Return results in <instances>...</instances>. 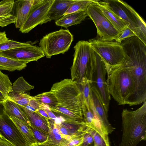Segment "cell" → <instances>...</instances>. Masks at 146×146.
Instances as JSON below:
<instances>
[{"label":"cell","instance_id":"cell-1","mask_svg":"<svg viewBox=\"0 0 146 146\" xmlns=\"http://www.w3.org/2000/svg\"><path fill=\"white\" fill-rule=\"evenodd\" d=\"M120 44L125 53L122 64L131 71L135 84V91L129 104L135 106L146 99V45L137 36L123 40Z\"/></svg>","mask_w":146,"mask_h":146},{"label":"cell","instance_id":"cell-2","mask_svg":"<svg viewBox=\"0 0 146 146\" xmlns=\"http://www.w3.org/2000/svg\"><path fill=\"white\" fill-rule=\"evenodd\" d=\"M50 91L57 101L56 105L50 110L66 117L84 122L82 111L83 97L77 82L65 79L54 84Z\"/></svg>","mask_w":146,"mask_h":146},{"label":"cell","instance_id":"cell-3","mask_svg":"<svg viewBox=\"0 0 146 146\" xmlns=\"http://www.w3.org/2000/svg\"><path fill=\"white\" fill-rule=\"evenodd\" d=\"M108 91L120 105H129L135 91V84L130 70L122 64L106 68Z\"/></svg>","mask_w":146,"mask_h":146},{"label":"cell","instance_id":"cell-4","mask_svg":"<svg viewBox=\"0 0 146 146\" xmlns=\"http://www.w3.org/2000/svg\"><path fill=\"white\" fill-rule=\"evenodd\" d=\"M121 117L123 134L119 146H136L146 140V101L134 111L124 109Z\"/></svg>","mask_w":146,"mask_h":146},{"label":"cell","instance_id":"cell-5","mask_svg":"<svg viewBox=\"0 0 146 146\" xmlns=\"http://www.w3.org/2000/svg\"><path fill=\"white\" fill-rule=\"evenodd\" d=\"M71 79L77 83L84 78L92 82L96 66L95 53L88 41H78L74 47Z\"/></svg>","mask_w":146,"mask_h":146},{"label":"cell","instance_id":"cell-6","mask_svg":"<svg viewBox=\"0 0 146 146\" xmlns=\"http://www.w3.org/2000/svg\"><path fill=\"white\" fill-rule=\"evenodd\" d=\"M126 23L146 45V24L136 11L125 2L119 0L102 1Z\"/></svg>","mask_w":146,"mask_h":146},{"label":"cell","instance_id":"cell-7","mask_svg":"<svg viewBox=\"0 0 146 146\" xmlns=\"http://www.w3.org/2000/svg\"><path fill=\"white\" fill-rule=\"evenodd\" d=\"M88 42L94 51L104 62L106 68L119 66L124 62L125 53L120 43L99 38L91 39Z\"/></svg>","mask_w":146,"mask_h":146},{"label":"cell","instance_id":"cell-8","mask_svg":"<svg viewBox=\"0 0 146 146\" xmlns=\"http://www.w3.org/2000/svg\"><path fill=\"white\" fill-rule=\"evenodd\" d=\"M73 38L69 30L61 29L46 35L40 40L39 44L46 57L51 58L67 51Z\"/></svg>","mask_w":146,"mask_h":146},{"label":"cell","instance_id":"cell-9","mask_svg":"<svg viewBox=\"0 0 146 146\" xmlns=\"http://www.w3.org/2000/svg\"><path fill=\"white\" fill-rule=\"evenodd\" d=\"M96 1L88 6L86 11L87 14L95 24L99 38L103 40L112 41L119 36L120 33L103 14L96 4Z\"/></svg>","mask_w":146,"mask_h":146},{"label":"cell","instance_id":"cell-10","mask_svg":"<svg viewBox=\"0 0 146 146\" xmlns=\"http://www.w3.org/2000/svg\"><path fill=\"white\" fill-rule=\"evenodd\" d=\"M95 53L96 66L91 84L98 93L105 110L108 113L111 98L106 78L107 73L106 66L100 57Z\"/></svg>","mask_w":146,"mask_h":146},{"label":"cell","instance_id":"cell-11","mask_svg":"<svg viewBox=\"0 0 146 146\" xmlns=\"http://www.w3.org/2000/svg\"><path fill=\"white\" fill-rule=\"evenodd\" d=\"M0 138L14 146H29L15 124L6 113L5 107L0 109Z\"/></svg>","mask_w":146,"mask_h":146},{"label":"cell","instance_id":"cell-12","mask_svg":"<svg viewBox=\"0 0 146 146\" xmlns=\"http://www.w3.org/2000/svg\"><path fill=\"white\" fill-rule=\"evenodd\" d=\"M54 0H34L28 18L19 31L28 33L37 26L42 25Z\"/></svg>","mask_w":146,"mask_h":146},{"label":"cell","instance_id":"cell-13","mask_svg":"<svg viewBox=\"0 0 146 146\" xmlns=\"http://www.w3.org/2000/svg\"><path fill=\"white\" fill-rule=\"evenodd\" d=\"M0 55L28 63L37 61L45 56L39 47L30 43L24 46L1 52Z\"/></svg>","mask_w":146,"mask_h":146},{"label":"cell","instance_id":"cell-14","mask_svg":"<svg viewBox=\"0 0 146 146\" xmlns=\"http://www.w3.org/2000/svg\"><path fill=\"white\" fill-rule=\"evenodd\" d=\"M92 100L90 107L92 108L102 125L107 130L108 134L114 130L108 119V113L104 109L98 94L94 88L91 84Z\"/></svg>","mask_w":146,"mask_h":146},{"label":"cell","instance_id":"cell-15","mask_svg":"<svg viewBox=\"0 0 146 146\" xmlns=\"http://www.w3.org/2000/svg\"><path fill=\"white\" fill-rule=\"evenodd\" d=\"M34 0L14 1L12 13L16 18L14 24L17 28H20L28 16Z\"/></svg>","mask_w":146,"mask_h":146},{"label":"cell","instance_id":"cell-16","mask_svg":"<svg viewBox=\"0 0 146 146\" xmlns=\"http://www.w3.org/2000/svg\"><path fill=\"white\" fill-rule=\"evenodd\" d=\"M75 0H54L42 24L54 20L56 21L64 16Z\"/></svg>","mask_w":146,"mask_h":146},{"label":"cell","instance_id":"cell-17","mask_svg":"<svg viewBox=\"0 0 146 146\" xmlns=\"http://www.w3.org/2000/svg\"><path fill=\"white\" fill-rule=\"evenodd\" d=\"M95 3L103 14L120 33L127 26L125 22L110 10L102 1L96 0Z\"/></svg>","mask_w":146,"mask_h":146},{"label":"cell","instance_id":"cell-18","mask_svg":"<svg viewBox=\"0 0 146 146\" xmlns=\"http://www.w3.org/2000/svg\"><path fill=\"white\" fill-rule=\"evenodd\" d=\"M14 1L3 0L0 2V27L3 28L15 23L16 18L12 13Z\"/></svg>","mask_w":146,"mask_h":146},{"label":"cell","instance_id":"cell-19","mask_svg":"<svg viewBox=\"0 0 146 146\" xmlns=\"http://www.w3.org/2000/svg\"><path fill=\"white\" fill-rule=\"evenodd\" d=\"M19 106L26 114L31 125L39 130L48 135L49 130L48 119L40 115L36 111H31L24 107Z\"/></svg>","mask_w":146,"mask_h":146},{"label":"cell","instance_id":"cell-20","mask_svg":"<svg viewBox=\"0 0 146 146\" xmlns=\"http://www.w3.org/2000/svg\"><path fill=\"white\" fill-rule=\"evenodd\" d=\"M87 16L86 11H78L64 15L55 23L57 26L67 28L80 23Z\"/></svg>","mask_w":146,"mask_h":146},{"label":"cell","instance_id":"cell-21","mask_svg":"<svg viewBox=\"0 0 146 146\" xmlns=\"http://www.w3.org/2000/svg\"><path fill=\"white\" fill-rule=\"evenodd\" d=\"M4 105L6 113L9 117L13 116L30 125H31L26 113L15 102L7 99L4 101Z\"/></svg>","mask_w":146,"mask_h":146},{"label":"cell","instance_id":"cell-22","mask_svg":"<svg viewBox=\"0 0 146 146\" xmlns=\"http://www.w3.org/2000/svg\"><path fill=\"white\" fill-rule=\"evenodd\" d=\"M28 63L25 61L15 60L0 55V70L10 72L20 71L27 66Z\"/></svg>","mask_w":146,"mask_h":146},{"label":"cell","instance_id":"cell-23","mask_svg":"<svg viewBox=\"0 0 146 146\" xmlns=\"http://www.w3.org/2000/svg\"><path fill=\"white\" fill-rule=\"evenodd\" d=\"M9 117L19 129L29 146L36 142L29 125L13 116Z\"/></svg>","mask_w":146,"mask_h":146},{"label":"cell","instance_id":"cell-24","mask_svg":"<svg viewBox=\"0 0 146 146\" xmlns=\"http://www.w3.org/2000/svg\"><path fill=\"white\" fill-rule=\"evenodd\" d=\"M34 86L29 84L23 76L19 77L13 84L12 91L9 93L14 94H29L30 90Z\"/></svg>","mask_w":146,"mask_h":146},{"label":"cell","instance_id":"cell-25","mask_svg":"<svg viewBox=\"0 0 146 146\" xmlns=\"http://www.w3.org/2000/svg\"><path fill=\"white\" fill-rule=\"evenodd\" d=\"M92 82L86 78H83L77 83L82 93L83 100L90 106L92 100L91 84Z\"/></svg>","mask_w":146,"mask_h":146},{"label":"cell","instance_id":"cell-26","mask_svg":"<svg viewBox=\"0 0 146 146\" xmlns=\"http://www.w3.org/2000/svg\"><path fill=\"white\" fill-rule=\"evenodd\" d=\"M33 98L40 104L47 105L49 108L55 106L57 104L56 97L50 91L33 96Z\"/></svg>","mask_w":146,"mask_h":146},{"label":"cell","instance_id":"cell-27","mask_svg":"<svg viewBox=\"0 0 146 146\" xmlns=\"http://www.w3.org/2000/svg\"><path fill=\"white\" fill-rule=\"evenodd\" d=\"M96 0H76L69 7L65 15L78 11H86L88 6Z\"/></svg>","mask_w":146,"mask_h":146},{"label":"cell","instance_id":"cell-28","mask_svg":"<svg viewBox=\"0 0 146 146\" xmlns=\"http://www.w3.org/2000/svg\"><path fill=\"white\" fill-rule=\"evenodd\" d=\"M12 85L8 75L3 73L0 70V91L6 100L12 91Z\"/></svg>","mask_w":146,"mask_h":146},{"label":"cell","instance_id":"cell-29","mask_svg":"<svg viewBox=\"0 0 146 146\" xmlns=\"http://www.w3.org/2000/svg\"><path fill=\"white\" fill-rule=\"evenodd\" d=\"M30 43L19 42L9 39L0 44V53L15 48L27 46Z\"/></svg>","mask_w":146,"mask_h":146},{"label":"cell","instance_id":"cell-30","mask_svg":"<svg viewBox=\"0 0 146 146\" xmlns=\"http://www.w3.org/2000/svg\"><path fill=\"white\" fill-rule=\"evenodd\" d=\"M134 36H136L135 34L127 26L121 32L119 36L115 40L120 43L126 39Z\"/></svg>","mask_w":146,"mask_h":146},{"label":"cell","instance_id":"cell-31","mask_svg":"<svg viewBox=\"0 0 146 146\" xmlns=\"http://www.w3.org/2000/svg\"><path fill=\"white\" fill-rule=\"evenodd\" d=\"M30 126L36 142H42L48 139V134L39 130L31 125Z\"/></svg>","mask_w":146,"mask_h":146},{"label":"cell","instance_id":"cell-32","mask_svg":"<svg viewBox=\"0 0 146 146\" xmlns=\"http://www.w3.org/2000/svg\"><path fill=\"white\" fill-rule=\"evenodd\" d=\"M86 131L92 137L94 143V146H106L102 138L96 131L87 127Z\"/></svg>","mask_w":146,"mask_h":146},{"label":"cell","instance_id":"cell-33","mask_svg":"<svg viewBox=\"0 0 146 146\" xmlns=\"http://www.w3.org/2000/svg\"><path fill=\"white\" fill-rule=\"evenodd\" d=\"M65 141L63 142H59L48 139L46 141L44 142H36L29 146H64V143Z\"/></svg>","mask_w":146,"mask_h":146},{"label":"cell","instance_id":"cell-34","mask_svg":"<svg viewBox=\"0 0 146 146\" xmlns=\"http://www.w3.org/2000/svg\"><path fill=\"white\" fill-rule=\"evenodd\" d=\"M83 135L74 138L70 141L66 140L64 143V146H80L81 145L83 141Z\"/></svg>","mask_w":146,"mask_h":146},{"label":"cell","instance_id":"cell-35","mask_svg":"<svg viewBox=\"0 0 146 146\" xmlns=\"http://www.w3.org/2000/svg\"><path fill=\"white\" fill-rule=\"evenodd\" d=\"M83 137V142L81 146H94V143L92 137L86 131Z\"/></svg>","mask_w":146,"mask_h":146},{"label":"cell","instance_id":"cell-36","mask_svg":"<svg viewBox=\"0 0 146 146\" xmlns=\"http://www.w3.org/2000/svg\"><path fill=\"white\" fill-rule=\"evenodd\" d=\"M40 104L37 101L33 99L32 96L29 101V105L36 110H38L40 108Z\"/></svg>","mask_w":146,"mask_h":146},{"label":"cell","instance_id":"cell-37","mask_svg":"<svg viewBox=\"0 0 146 146\" xmlns=\"http://www.w3.org/2000/svg\"><path fill=\"white\" fill-rule=\"evenodd\" d=\"M8 39L5 32L0 31V44L5 42Z\"/></svg>","mask_w":146,"mask_h":146},{"label":"cell","instance_id":"cell-38","mask_svg":"<svg viewBox=\"0 0 146 146\" xmlns=\"http://www.w3.org/2000/svg\"><path fill=\"white\" fill-rule=\"evenodd\" d=\"M0 146H14L5 139L0 138Z\"/></svg>","mask_w":146,"mask_h":146},{"label":"cell","instance_id":"cell-39","mask_svg":"<svg viewBox=\"0 0 146 146\" xmlns=\"http://www.w3.org/2000/svg\"><path fill=\"white\" fill-rule=\"evenodd\" d=\"M36 111L40 115L46 118L48 120L50 119V118L48 117L46 113L42 109L39 108V109L37 110Z\"/></svg>","mask_w":146,"mask_h":146},{"label":"cell","instance_id":"cell-40","mask_svg":"<svg viewBox=\"0 0 146 146\" xmlns=\"http://www.w3.org/2000/svg\"><path fill=\"white\" fill-rule=\"evenodd\" d=\"M23 107L25 108L28 110L32 112H36L37 110L33 108L29 105H28L25 107Z\"/></svg>","mask_w":146,"mask_h":146},{"label":"cell","instance_id":"cell-41","mask_svg":"<svg viewBox=\"0 0 146 146\" xmlns=\"http://www.w3.org/2000/svg\"><path fill=\"white\" fill-rule=\"evenodd\" d=\"M6 99H5L3 94L0 91V102L1 101H4Z\"/></svg>","mask_w":146,"mask_h":146},{"label":"cell","instance_id":"cell-42","mask_svg":"<svg viewBox=\"0 0 146 146\" xmlns=\"http://www.w3.org/2000/svg\"><path fill=\"white\" fill-rule=\"evenodd\" d=\"M80 146H81V145H80Z\"/></svg>","mask_w":146,"mask_h":146},{"label":"cell","instance_id":"cell-43","mask_svg":"<svg viewBox=\"0 0 146 146\" xmlns=\"http://www.w3.org/2000/svg\"></svg>","mask_w":146,"mask_h":146}]
</instances>
